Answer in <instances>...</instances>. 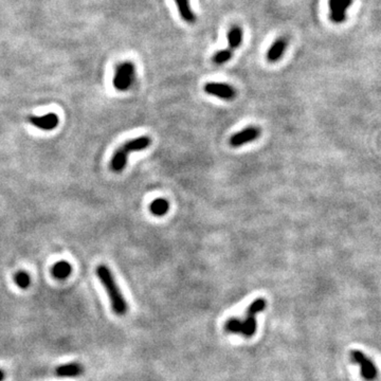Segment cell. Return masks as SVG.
<instances>
[{
	"label": "cell",
	"mask_w": 381,
	"mask_h": 381,
	"mask_svg": "<svg viewBox=\"0 0 381 381\" xmlns=\"http://www.w3.org/2000/svg\"><path fill=\"white\" fill-rule=\"evenodd\" d=\"M136 80L135 65L130 62L122 63L118 66L114 77V87L119 91L128 90Z\"/></svg>",
	"instance_id": "obj_4"
},
{
	"label": "cell",
	"mask_w": 381,
	"mask_h": 381,
	"mask_svg": "<svg viewBox=\"0 0 381 381\" xmlns=\"http://www.w3.org/2000/svg\"><path fill=\"white\" fill-rule=\"evenodd\" d=\"M83 373H84L83 365L81 363H76V362L61 365L55 370L56 376L63 377V378L77 377V376H81Z\"/></svg>",
	"instance_id": "obj_11"
},
{
	"label": "cell",
	"mask_w": 381,
	"mask_h": 381,
	"mask_svg": "<svg viewBox=\"0 0 381 381\" xmlns=\"http://www.w3.org/2000/svg\"><path fill=\"white\" fill-rule=\"evenodd\" d=\"M52 275L57 280L67 279L72 272V266L67 261H60L52 267Z\"/></svg>",
	"instance_id": "obj_14"
},
{
	"label": "cell",
	"mask_w": 381,
	"mask_h": 381,
	"mask_svg": "<svg viewBox=\"0 0 381 381\" xmlns=\"http://www.w3.org/2000/svg\"><path fill=\"white\" fill-rule=\"evenodd\" d=\"M169 210V202L166 198H157L150 202L149 211L157 217L167 215Z\"/></svg>",
	"instance_id": "obj_15"
},
{
	"label": "cell",
	"mask_w": 381,
	"mask_h": 381,
	"mask_svg": "<svg viewBox=\"0 0 381 381\" xmlns=\"http://www.w3.org/2000/svg\"><path fill=\"white\" fill-rule=\"evenodd\" d=\"M175 2L183 21L188 24H194L196 22V15L190 9V0H175Z\"/></svg>",
	"instance_id": "obj_12"
},
{
	"label": "cell",
	"mask_w": 381,
	"mask_h": 381,
	"mask_svg": "<svg viewBox=\"0 0 381 381\" xmlns=\"http://www.w3.org/2000/svg\"><path fill=\"white\" fill-rule=\"evenodd\" d=\"M4 377H5V374H4V372H3L2 370H0V381H3Z\"/></svg>",
	"instance_id": "obj_18"
},
{
	"label": "cell",
	"mask_w": 381,
	"mask_h": 381,
	"mask_svg": "<svg viewBox=\"0 0 381 381\" xmlns=\"http://www.w3.org/2000/svg\"><path fill=\"white\" fill-rule=\"evenodd\" d=\"M96 275L108 294L114 312L118 316H124L128 311V304L117 284L113 272L107 266L100 265L96 268Z\"/></svg>",
	"instance_id": "obj_2"
},
{
	"label": "cell",
	"mask_w": 381,
	"mask_h": 381,
	"mask_svg": "<svg viewBox=\"0 0 381 381\" xmlns=\"http://www.w3.org/2000/svg\"><path fill=\"white\" fill-rule=\"evenodd\" d=\"M288 42L284 37H280L275 41L270 48H269L267 52V60L270 63H277L279 62L282 56L284 55L285 50L287 48Z\"/></svg>",
	"instance_id": "obj_10"
},
{
	"label": "cell",
	"mask_w": 381,
	"mask_h": 381,
	"mask_svg": "<svg viewBox=\"0 0 381 381\" xmlns=\"http://www.w3.org/2000/svg\"><path fill=\"white\" fill-rule=\"evenodd\" d=\"M29 122L39 129L52 130L56 128L60 119L55 114H48L45 116H32L29 118Z\"/></svg>",
	"instance_id": "obj_9"
},
{
	"label": "cell",
	"mask_w": 381,
	"mask_h": 381,
	"mask_svg": "<svg viewBox=\"0 0 381 381\" xmlns=\"http://www.w3.org/2000/svg\"><path fill=\"white\" fill-rule=\"evenodd\" d=\"M261 134H262V130L260 127L250 125L238 131V133H235L234 135H232L231 138H230V145L232 147L242 146L245 145V144L258 140Z\"/></svg>",
	"instance_id": "obj_7"
},
{
	"label": "cell",
	"mask_w": 381,
	"mask_h": 381,
	"mask_svg": "<svg viewBox=\"0 0 381 381\" xmlns=\"http://www.w3.org/2000/svg\"><path fill=\"white\" fill-rule=\"evenodd\" d=\"M14 282L19 288L25 289V288H28L31 284V278H30L28 272L22 270V271H18L14 275Z\"/></svg>",
	"instance_id": "obj_17"
},
{
	"label": "cell",
	"mask_w": 381,
	"mask_h": 381,
	"mask_svg": "<svg viewBox=\"0 0 381 381\" xmlns=\"http://www.w3.org/2000/svg\"><path fill=\"white\" fill-rule=\"evenodd\" d=\"M351 358L355 363H357L360 366L361 376H362L366 381H373L375 380L378 376L377 367L374 364L373 361L367 358L365 355L360 351H352L351 352Z\"/></svg>",
	"instance_id": "obj_5"
},
{
	"label": "cell",
	"mask_w": 381,
	"mask_h": 381,
	"mask_svg": "<svg viewBox=\"0 0 381 381\" xmlns=\"http://www.w3.org/2000/svg\"><path fill=\"white\" fill-rule=\"evenodd\" d=\"M242 37H244V33H242L241 28L236 25V27L230 29L227 34L229 49L232 51L238 49L242 43Z\"/></svg>",
	"instance_id": "obj_13"
},
{
	"label": "cell",
	"mask_w": 381,
	"mask_h": 381,
	"mask_svg": "<svg viewBox=\"0 0 381 381\" xmlns=\"http://www.w3.org/2000/svg\"><path fill=\"white\" fill-rule=\"evenodd\" d=\"M267 301L264 298H259L254 300L249 305L246 311L245 320H240L238 318L229 319L225 323V331L230 333H238L246 338L253 337L256 333L258 322H256V316L262 311L266 310Z\"/></svg>",
	"instance_id": "obj_1"
},
{
	"label": "cell",
	"mask_w": 381,
	"mask_h": 381,
	"mask_svg": "<svg viewBox=\"0 0 381 381\" xmlns=\"http://www.w3.org/2000/svg\"><path fill=\"white\" fill-rule=\"evenodd\" d=\"M206 93L210 95H214L216 97H219L221 100L231 101L236 97V90L233 86L226 83H217V82H209L205 85Z\"/></svg>",
	"instance_id": "obj_6"
},
{
	"label": "cell",
	"mask_w": 381,
	"mask_h": 381,
	"mask_svg": "<svg viewBox=\"0 0 381 381\" xmlns=\"http://www.w3.org/2000/svg\"><path fill=\"white\" fill-rule=\"evenodd\" d=\"M150 143H152V139L148 136H141L125 142L115 152L113 158L110 160V168L115 173H121L126 167L129 155L134 152L146 149L150 145Z\"/></svg>",
	"instance_id": "obj_3"
},
{
	"label": "cell",
	"mask_w": 381,
	"mask_h": 381,
	"mask_svg": "<svg viewBox=\"0 0 381 381\" xmlns=\"http://www.w3.org/2000/svg\"><path fill=\"white\" fill-rule=\"evenodd\" d=\"M353 3V0H328L331 12V21L341 24L346 19V11Z\"/></svg>",
	"instance_id": "obj_8"
},
{
	"label": "cell",
	"mask_w": 381,
	"mask_h": 381,
	"mask_svg": "<svg viewBox=\"0 0 381 381\" xmlns=\"http://www.w3.org/2000/svg\"><path fill=\"white\" fill-rule=\"evenodd\" d=\"M232 56H233V51L228 48V49H223V50L216 52L212 60H213V63L215 65L220 66V65L228 63L230 60H231Z\"/></svg>",
	"instance_id": "obj_16"
}]
</instances>
